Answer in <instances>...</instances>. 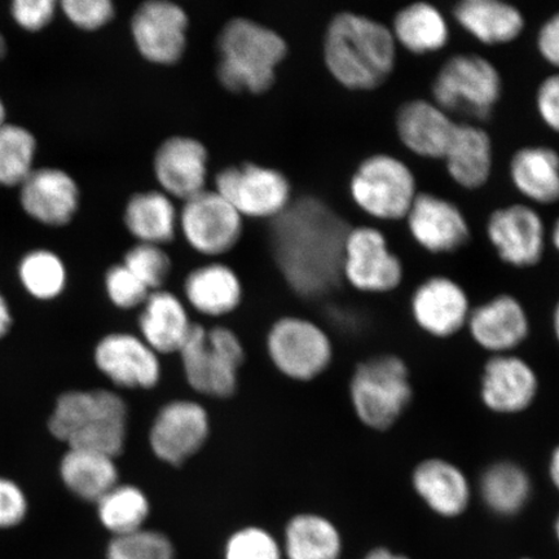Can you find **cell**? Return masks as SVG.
<instances>
[{
	"label": "cell",
	"instance_id": "obj_1",
	"mask_svg": "<svg viewBox=\"0 0 559 559\" xmlns=\"http://www.w3.org/2000/svg\"><path fill=\"white\" fill-rule=\"evenodd\" d=\"M277 218V261L293 288L307 296L330 290L342 278L346 223L312 199L286 207Z\"/></svg>",
	"mask_w": 559,
	"mask_h": 559
},
{
	"label": "cell",
	"instance_id": "obj_2",
	"mask_svg": "<svg viewBox=\"0 0 559 559\" xmlns=\"http://www.w3.org/2000/svg\"><path fill=\"white\" fill-rule=\"evenodd\" d=\"M323 53L328 72L341 86L374 91L393 75L397 46L390 26L379 20L341 12L328 24Z\"/></svg>",
	"mask_w": 559,
	"mask_h": 559
},
{
	"label": "cell",
	"instance_id": "obj_3",
	"mask_svg": "<svg viewBox=\"0 0 559 559\" xmlns=\"http://www.w3.org/2000/svg\"><path fill=\"white\" fill-rule=\"evenodd\" d=\"M128 418V405L114 391H72L56 403L50 430L69 449L116 459L126 444Z\"/></svg>",
	"mask_w": 559,
	"mask_h": 559
},
{
	"label": "cell",
	"instance_id": "obj_4",
	"mask_svg": "<svg viewBox=\"0 0 559 559\" xmlns=\"http://www.w3.org/2000/svg\"><path fill=\"white\" fill-rule=\"evenodd\" d=\"M218 80L235 94L261 95L274 85L288 53L282 35L253 20L228 21L218 39Z\"/></svg>",
	"mask_w": 559,
	"mask_h": 559
},
{
	"label": "cell",
	"instance_id": "obj_5",
	"mask_svg": "<svg viewBox=\"0 0 559 559\" xmlns=\"http://www.w3.org/2000/svg\"><path fill=\"white\" fill-rule=\"evenodd\" d=\"M502 79L492 61L477 53L451 56L431 85L432 102L451 117L486 122L502 96Z\"/></svg>",
	"mask_w": 559,
	"mask_h": 559
},
{
	"label": "cell",
	"instance_id": "obj_6",
	"mask_svg": "<svg viewBox=\"0 0 559 559\" xmlns=\"http://www.w3.org/2000/svg\"><path fill=\"white\" fill-rule=\"evenodd\" d=\"M178 355L186 380L195 393L214 400H227L236 393L245 349L239 335L229 328L206 330L193 324Z\"/></svg>",
	"mask_w": 559,
	"mask_h": 559
},
{
	"label": "cell",
	"instance_id": "obj_7",
	"mask_svg": "<svg viewBox=\"0 0 559 559\" xmlns=\"http://www.w3.org/2000/svg\"><path fill=\"white\" fill-rule=\"evenodd\" d=\"M411 373L395 355H379L360 362L349 382L356 417L376 431H386L400 421L412 402Z\"/></svg>",
	"mask_w": 559,
	"mask_h": 559
},
{
	"label": "cell",
	"instance_id": "obj_8",
	"mask_svg": "<svg viewBox=\"0 0 559 559\" xmlns=\"http://www.w3.org/2000/svg\"><path fill=\"white\" fill-rule=\"evenodd\" d=\"M349 193L361 212L377 221H404L418 194L411 167L389 153L362 159L349 180Z\"/></svg>",
	"mask_w": 559,
	"mask_h": 559
},
{
	"label": "cell",
	"instance_id": "obj_9",
	"mask_svg": "<svg viewBox=\"0 0 559 559\" xmlns=\"http://www.w3.org/2000/svg\"><path fill=\"white\" fill-rule=\"evenodd\" d=\"M272 365L289 380L309 382L330 368L333 344L330 335L309 319H278L267 334Z\"/></svg>",
	"mask_w": 559,
	"mask_h": 559
},
{
	"label": "cell",
	"instance_id": "obj_10",
	"mask_svg": "<svg viewBox=\"0 0 559 559\" xmlns=\"http://www.w3.org/2000/svg\"><path fill=\"white\" fill-rule=\"evenodd\" d=\"M403 262L391 251L386 236L369 226L349 228L342 258V278L349 286L370 295H384L400 286Z\"/></svg>",
	"mask_w": 559,
	"mask_h": 559
},
{
	"label": "cell",
	"instance_id": "obj_11",
	"mask_svg": "<svg viewBox=\"0 0 559 559\" xmlns=\"http://www.w3.org/2000/svg\"><path fill=\"white\" fill-rule=\"evenodd\" d=\"M215 192L237 213L249 218H272L289 206L290 185L270 167L247 163L229 166L215 177Z\"/></svg>",
	"mask_w": 559,
	"mask_h": 559
},
{
	"label": "cell",
	"instance_id": "obj_12",
	"mask_svg": "<svg viewBox=\"0 0 559 559\" xmlns=\"http://www.w3.org/2000/svg\"><path fill=\"white\" fill-rule=\"evenodd\" d=\"M486 234L500 260L514 269L535 267L547 248L542 215L526 204L493 210L487 219Z\"/></svg>",
	"mask_w": 559,
	"mask_h": 559
},
{
	"label": "cell",
	"instance_id": "obj_13",
	"mask_svg": "<svg viewBox=\"0 0 559 559\" xmlns=\"http://www.w3.org/2000/svg\"><path fill=\"white\" fill-rule=\"evenodd\" d=\"M179 227L190 247L200 254L228 253L239 242L242 216L215 191H204L185 201Z\"/></svg>",
	"mask_w": 559,
	"mask_h": 559
},
{
	"label": "cell",
	"instance_id": "obj_14",
	"mask_svg": "<svg viewBox=\"0 0 559 559\" xmlns=\"http://www.w3.org/2000/svg\"><path fill=\"white\" fill-rule=\"evenodd\" d=\"M210 436L207 411L194 401L164 405L153 419L150 447L163 463L180 466L199 453Z\"/></svg>",
	"mask_w": 559,
	"mask_h": 559
},
{
	"label": "cell",
	"instance_id": "obj_15",
	"mask_svg": "<svg viewBox=\"0 0 559 559\" xmlns=\"http://www.w3.org/2000/svg\"><path fill=\"white\" fill-rule=\"evenodd\" d=\"M188 16L180 5L150 0L138 7L131 34L140 55L157 66H174L187 48Z\"/></svg>",
	"mask_w": 559,
	"mask_h": 559
},
{
	"label": "cell",
	"instance_id": "obj_16",
	"mask_svg": "<svg viewBox=\"0 0 559 559\" xmlns=\"http://www.w3.org/2000/svg\"><path fill=\"white\" fill-rule=\"evenodd\" d=\"M405 221L412 239L431 254L456 253L471 240L466 216L442 195L418 192Z\"/></svg>",
	"mask_w": 559,
	"mask_h": 559
},
{
	"label": "cell",
	"instance_id": "obj_17",
	"mask_svg": "<svg viewBox=\"0 0 559 559\" xmlns=\"http://www.w3.org/2000/svg\"><path fill=\"white\" fill-rule=\"evenodd\" d=\"M95 362L104 376L123 389L156 388L163 369L159 355L142 337L131 333H111L95 348Z\"/></svg>",
	"mask_w": 559,
	"mask_h": 559
},
{
	"label": "cell",
	"instance_id": "obj_18",
	"mask_svg": "<svg viewBox=\"0 0 559 559\" xmlns=\"http://www.w3.org/2000/svg\"><path fill=\"white\" fill-rule=\"evenodd\" d=\"M416 324L436 338H450L463 331L472 306L467 293L447 276H431L419 284L411 298Z\"/></svg>",
	"mask_w": 559,
	"mask_h": 559
},
{
	"label": "cell",
	"instance_id": "obj_19",
	"mask_svg": "<svg viewBox=\"0 0 559 559\" xmlns=\"http://www.w3.org/2000/svg\"><path fill=\"white\" fill-rule=\"evenodd\" d=\"M539 379L526 360L513 354L493 355L480 377V400L499 415H516L533 405Z\"/></svg>",
	"mask_w": 559,
	"mask_h": 559
},
{
	"label": "cell",
	"instance_id": "obj_20",
	"mask_svg": "<svg viewBox=\"0 0 559 559\" xmlns=\"http://www.w3.org/2000/svg\"><path fill=\"white\" fill-rule=\"evenodd\" d=\"M20 202L34 221L50 227L72 222L80 207V188L72 175L55 167L34 169L20 186Z\"/></svg>",
	"mask_w": 559,
	"mask_h": 559
},
{
	"label": "cell",
	"instance_id": "obj_21",
	"mask_svg": "<svg viewBox=\"0 0 559 559\" xmlns=\"http://www.w3.org/2000/svg\"><path fill=\"white\" fill-rule=\"evenodd\" d=\"M207 164V151L199 140L173 136L159 145L153 169L167 195L187 201L205 191Z\"/></svg>",
	"mask_w": 559,
	"mask_h": 559
},
{
	"label": "cell",
	"instance_id": "obj_22",
	"mask_svg": "<svg viewBox=\"0 0 559 559\" xmlns=\"http://www.w3.org/2000/svg\"><path fill=\"white\" fill-rule=\"evenodd\" d=\"M467 330L478 346L493 355L510 354L530 334V319L513 296L500 295L472 309Z\"/></svg>",
	"mask_w": 559,
	"mask_h": 559
},
{
	"label": "cell",
	"instance_id": "obj_23",
	"mask_svg": "<svg viewBox=\"0 0 559 559\" xmlns=\"http://www.w3.org/2000/svg\"><path fill=\"white\" fill-rule=\"evenodd\" d=\"M457 123L438 104L428 99L404 103L395 117L396 134L403 146L426 159H443Z\"/></svg>",
	"mask_w": 559,
	"mask_h": 559
},
{
	"label": "cell",
	"instance_id": "obj_24",
	"mask_svg": "<svg viewBox=\"0 0 559 559\" xmlns=\"http://www.w3.org/2000/svg\"><path fill=\"white\" fill-rule=\"evenodd\" d=\"M418 498L440 519L464 515L472 502V486L465 473L449 460L426 459L412 473Z\"/></svg>",
	"mask_w": 559,
	"mask_h": 559
},
{
	"label": "cell",
	"instance_id": "obj_25",
	"mask_svg": "<svg viewBox=\"0 0 559 559\" xmlns=\"http://www.w3.org/2000/svg\"><path fill=\"white\" fill-rule=\"evenodd\" d=\"M442 160L454 183L467 191L480 190L493 169L491 136L478 124L459 122Z\"/></svg>",
	"mask_w": 559,
	"mask_h": 559
},
{
	"label": "cell",
	"instance_id": "obj_26",
	"mask_svg": "<svg viewBox=\"0 0 559 559\" xmlns=\"http://www.w3.org/2000/svg\"><path fill=\"white\" fill-rule=\"evenodd\" d=\"M139 332L158 355L178 354L193 323L181 300L164 289L152 292L139 314Z\"/></svg>",
	"mask_w": 559,
	"mask_h": 559
},
{
	"label": "cell",
	"instance_id": "obj_27",
	"mask_svg": "<svg viewBox=\"0 0 559 559\" xmlns=\"http://www.w3.org/2000/svg\"><path fill=\"white\" fill-rule=\"evenodd\" d=\"M452 15L467 34L488 47L513 44L526 26L523 13L501 0H463L453 7Z\"/></svg>",
	"mask_w": 559,
	"mask_h": 559
},
{
	"label": "cell",
	"instance_id": "obj_28",
	"mask_svg": "<svg viewBox=\"0 0 559 559\" xmlns=\"http://www.w3.org/2000/svg\"><path fill=\"white\" fill-rule=\"evenodd\" d=\"M509 175L515 190L534 204L559 202V153L549 146L528 145L515 151Z\"/></svg>",
	"mask_w": 559,
	"mask_h": 559
},
{
	"label": "cell",
	"instance_id": "obj_29",
	"mask_svg": "<svg viewBox=\"0 0 559 559\" xmlns=\"http://www.w3.org/2000/svg\"><path fill=\"white\" fill-rule=\"evenodd\" d=\"M185 296L194 311L210 318H222L240 306L242 285L228 265L210 263L194 269L187 276Z\"/></svg>",
	"mask_w": 559,
	"mask_h": 559
},
{
	"label": "cell",
	"instance_id": "obj_30",
	"mask_svg": "<svg viewBox=\"0 0 559 559\" xmlns=\"http://www.w3.org/2000/svg\"><path fill=\"white\" fill-rule=\"evenodd\" d=\"M396 46L412 55L425 56L442 51L449 45V21L436 5L416 2L395 13L390 26Z\"/></svg>",
	"mask_w": 559,
	"mask_h": 559
},
{
	"label": "cell",
	"instance_id": "obj_31",
	"mask_svg": "<svg viewBox=\"0 0 559 559\" xmlns=\"http://www.w3.org/2000/svg\"><path fill=\"white\" fill-rule=\"evenodd\" d=\"M284 559H341L344 537L334 522L318 513H299L286 523Z\"/></svg>",
	"mask_w": 559,
	"mask_h": 559
},
{
	"label": "cell",
	"instance_id": "obj_32",
	"mask_svg": "<svg viewBox=\"0 0 559 559\" xmlns=\"http://www.w3.org/2000/svg\"><path fill=\"white\" fill-rule=\"evenodd\" d=\"M479 492L489 512L500 519H513L526 509L533 484L521 465L499 461L481 474Z\"/></svg>",
	"mask_w": 559,
	"mask_h": 559
},
{
	"label": "cell",
	"instance_id": "obj_33",
	"mask_svg": "<svg viewBox=\"0 0 559 559\" xmlns=\"http://www.w3.org/2000/svg\"><path fill=\"white\" fill-rule=\"evenodd\" d=\"M123 221L126 228L139 242L158 247L174 240L179 223L169 195L158 191L132 195L126 204Z\"/></svg>",
	"mask_w": 559,
	"mask_h": 559
},
{
	"label": "cell",
	"instance_id": "obj_34",
	"mask_svg": "<svg viewBox=\"0 0 559 559\" xmlns=\"http://www.w3.org/2000/svg\"><path fill=\"white\" fill-rule=\"evenodd\" d=\"M60 471L70 491L91 502L99 501L118 485L115 459L94 451L69 449Z\"/></svg>",
	"mask_w": 559,
	"mask_h": 559
},
{
	"label": "cell",
	"instance_id": "obj_35",
	"mask_svg": "<svg viewBox=\"0 0 559 559\" xmlns=\"http://www.w3.org/2000/svg\"><path fill=\"white\" fill-rule=\"evenodd\" d=\"M97 515L114 536L135 533L145 527L151 514L146 495L136 486L117 485L96 502Z\"/></svg>",
	"mask_w": 559,
	"mask_h": 559
},
{
	"label": "cell",
	"instance_id": "obj_36",
	"mask_svg": "<svg viewBox=\"0 0 559 559\" xmlns=\"http://www.w3.org/2000/svg\"><path fill=\"white\" fill-rule=\"evenodd\" d=\"M37 140L23 126L0 128V186L20 187L34 170Z\"/></svg>",
	"mask_w": 559,
	"mask_h": 559
},
{
	"label": "cell",
	"instance_id": "obj_37",
	"mask_svg": "<svg viewBox=\"0 0 559 559\" xmlns=\"http://www.w3.org/2000/svg\"><path fill=\"white\" fill-rule=\"evenodd\" d=\"M19 275L24 288L35 298L53 299L66 289L64 262L50 250L39 249L21 260Z\"/></svg>",
	"mask_w": 559,
	"mask_h": 559
},
{
	"label": "cell",
	"instance_id": "obj_38",
	"mask_svg": "<svg viewBox=\"0 0 559 559\" xmlns=\"http://www.w3.org/2000/svg\"><path fill=\"white\" fill-rule=\"evenodd\" d=\"M107 559H177V549L169 536L144 527L135 533L111 537Z\"/></svg>",
	"mask_w": 559,
	"mask_h": 559
},
{
	"label": "cell",
	"instance_id": "obj_39",
	"mask_svg": "<svg viewBox=\"0 0 559 559\" xmlns=\"http://www.w3.org/2000/svg\"><path fill=\"white\" fill-rule=\"evenodd\" d=\"M123 264L151 292L163 289L173 269L170 257L163 248L142 242L124 254Z\"/></svg>",
	"mask_w": 559,
	"mask_h": 559
},
{
	"label": "cell",
	"instance_id": "obj_40",
	"mask_svg": "<svg viewBox=\"0 0 559 559\" xmlns=\"http://www.w3.org/2000/svg\"><path fill=\"white\" fill-rule=\"evenodd\" d=\"M223 559H284L282 543L260 526L235 531L223 549Z\"/></svg>",
	"mask_w": 559,
	"mask_h": 559
},
{
	"label": "cell",
	"instance_id": "obj_41",
	"mask_svg": "<svg viewBox=\"0 0 559 559\" xmlns=\"http://www.w3.org/2000/svg\"><path fill=\"white\" fill-rule=\"evenodd\" d=\"M105 289L110 302L121 310L142 307L152 293L123 263L111 265L107 271Z\"/></svg>",
	"mask_w": 559,
	"mask_h": 559
},
{
	"label": "cell",
	"instance_id": "obj_42",
	"mask_svg": "<svg viewBox=\"0 0 559 559\" xmlns=\"http://www.w3.org/2000/svg\"><path fill=\"white\" fill-rule=\"evenodd\" d=\"M60 7L70 23L87 32L102 29L116 15L110 0H64Z\"/></svg>",
	"mask_w": 559,
	"mask_h": 559
},
{
	"label": "cell",
	"instance_id": "obj_43",
	"mask_svg": "<svg viewBox=\"0 0 559 559\" xmlns=\"http://www.w3.org/2000/svg\"><path fill=\"white\" fill-rule=\"evenodd\" d=\"M58 11L55 0H15L11 4V15L15 23L26 32L44 31Z\"/></svg>",
	"mask_w": 559,
	"mask_h": 559
},
{
	"label": "cell",
	"instance_id": "obj_44",
	"mask_svg": "<svg viewBox=\"0 0 559 559\" xmlns=\"http://www.w3.org/2000/svg\"><path fill=\"white\" fill-rule=\"evenodd\" d=\"M542 122L559 135V72L545 76L535 94Z\"/></svg>",
	"mask_w": 559,
	"mask_h": 559
},
{
	"label": "cell",
	"instance_id": "obj_45",
	"mask_svg": "<svg viewBox=\"0 0 559 559\" xmlns=\"http://www.w3.org/2000/svg\"><path fill=\"white\" fill-rule=\"evenodd\" d=\"M26 499L13 481L0 478V528L16 526L26 514Z\"/></svg>",
	"mask_w": 559,
	"mask_h": 559
},
{
	"label": "cell",
	"instance_id": "obj_46",
	"mask_svg": "<svg viewBox=\"0 0 559 559\" xmlns=\"http://www.w3.org/2000/svg\"><path fill=\"white\" fill-rule=\"evenodd\" d=\"M536 47L543 60L559 72V12L542 25L537 33Z\"/></svg>",
	"mask_w": 559,
	"mask_h": 559
},
{
	"label": "cell",
	"instance_id": "obj_47",
	"mask_svg": "<svg viewBox=\"0 0 559 559\" xmlns=\"http://www.w3.org/2000/svg\"><path fill=\"white\" fill-rule=\"evenodd\" d=\"M360 559H412L409 556L389 547H374L367 551Z\"/></svg>",
	"mask_w": 559,
	"mask_h": 559
},
{
	"label": "cell",
	"instance_id": "obj_48",
	"mask_svg": "<svg viewBox=\"0 0 559 559\" xmlns=\"http://www.w3.org/2000/svg\"><path fill=\"white\" fill-rule=\"evenodd\" d=\"M12 323L10 307L7 305L5 299L0 295V338L4 337L10 331Z\"/></svg>",
	"mask_w": 559,
	"mask_h": 559
},
{
	"label": "cell",
	"instance_id": "obj_49",
	"mask_svg": "<svg viewBox=\"0 0 559 559\" xmlns=\"http://www.w3.org/2000/svg\"><path fill=\"white\" fill-rule=\"evenodd\" d=\"M549 477L551 484L556 487L559 492V444L556 447L554 452L550 454L549 460Z\"/></svg>",
	"mask_w": 559,
	"mask_h": 559
},
{
	"label": "cell",
	"instance_id": "obj_50",
	"mask_svg": "<svg viewBox=\"0 0 559 559\" xmlns=\"http://www.w3.org/2000/svg\"><path fill=\"white\" fill-rule=\"evenodd\" d=\"M550 239L551 243H554V247L559 253V216L555 222L554 228H551Z\"/></svg>",
	"mask_w": 559,
	"mask_h": 559
},
{
	"label": "cell",
	"instance_id": "obj_51",
	"mask_svg": "<svg viewBox=\"0 0 559 559\" xmlns=\"http://www.w3.org/2000/svg\"><path fill=\"white\" fill-rule=\"evenodd\" d=\"M554 331H555V335H556V338L559 344V300H558V302L555 307V311H554Z\"/></svg>",
	"mask_w": 559,
	"mask_h": 559
},
{
	"label": "cell",
	"instance_id": "obj_52",
	"mask_svg": "<svg viewBox=\"0 0 559 559\" xmlns=\"http://www.w3.org/2000/svg\"><path fill=\"white\" fill-rule=\"evenodd\" d=\"M5 118H7V110L4 107V103L2 99H0V128H2V126L7 123Z\"/></svg>",
	"mask_w": 559,
	"mask_h": 559
},
{
	"label": "cell",
	"instance_id": "obj_53",
	"mask_svg": "<svg viewBox=\"0 0 559 559\" xmlns=\"http://www.w3.org/2000/svg\"><path fill=\"white\" fill-rule=\"evenodd\" d=\"M7 53V41L3 37V34L0 33V60L4 58Z\"/></svg>",
	"mask_w": 559,
	"mask_h": 559
},
{
	"label": "cell",
	"instance_id": "obj_54",
	"mask_svg": "<svg viewBox=\"0 0 559 559\" xmlns=\"http://www.w3.org/2000/svg\"><path fill=\"white\" fill-rule=\"evenodd\" d=\"M554 533H555L556 540H557V543L559 545V513H558V515L556 516V520H555Z\"/></svg>",
	"mask_w": 559,
	"mask_h": 559
},
{
	"label": "cell",
	"instance_id": "obj_55",
	"mask_svg": "<svg viewBox=\"0 0 559 559\" xmlns=\"http://www.w3.org/2000/svg\"><path fill=\"white\" fill-rule=\"evenodd\" d=\"M521 559H537V558H534V557H523Z\"/></svg>",
	"mask_w": 559,
	"mask_h": 559
}]
</instances>
